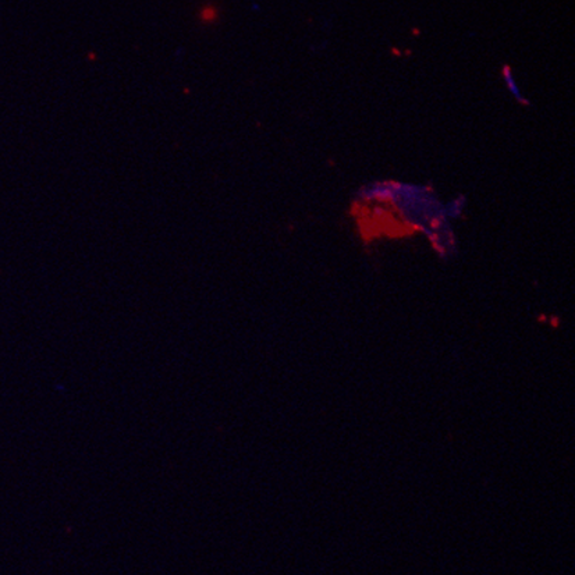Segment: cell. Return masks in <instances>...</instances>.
<instances>
[{
  "instance_id": "6da1fadb",
  "label": "cell",
  "mask_w": 575,
  "mask_h": 575,
  "mask_svg": "<svg viewBox=\"0 0 575 575\" xmlns=\"http://www.w3.org/2000/svg\"><path fill=\"white\" fill-rule=\"evenodd\" d=\"M501 74H503V78H504V81H506V85L507 88H508V91H510V94L514 96L515 99L518 101L520 103H523V105H526V99H525L524 96L521 95V91H520V88H518V85H517V82H515V78L513 77V71H511V69L508 67V66H504L503 67V71H501Z\"/></svg>"
}]
</instances>
